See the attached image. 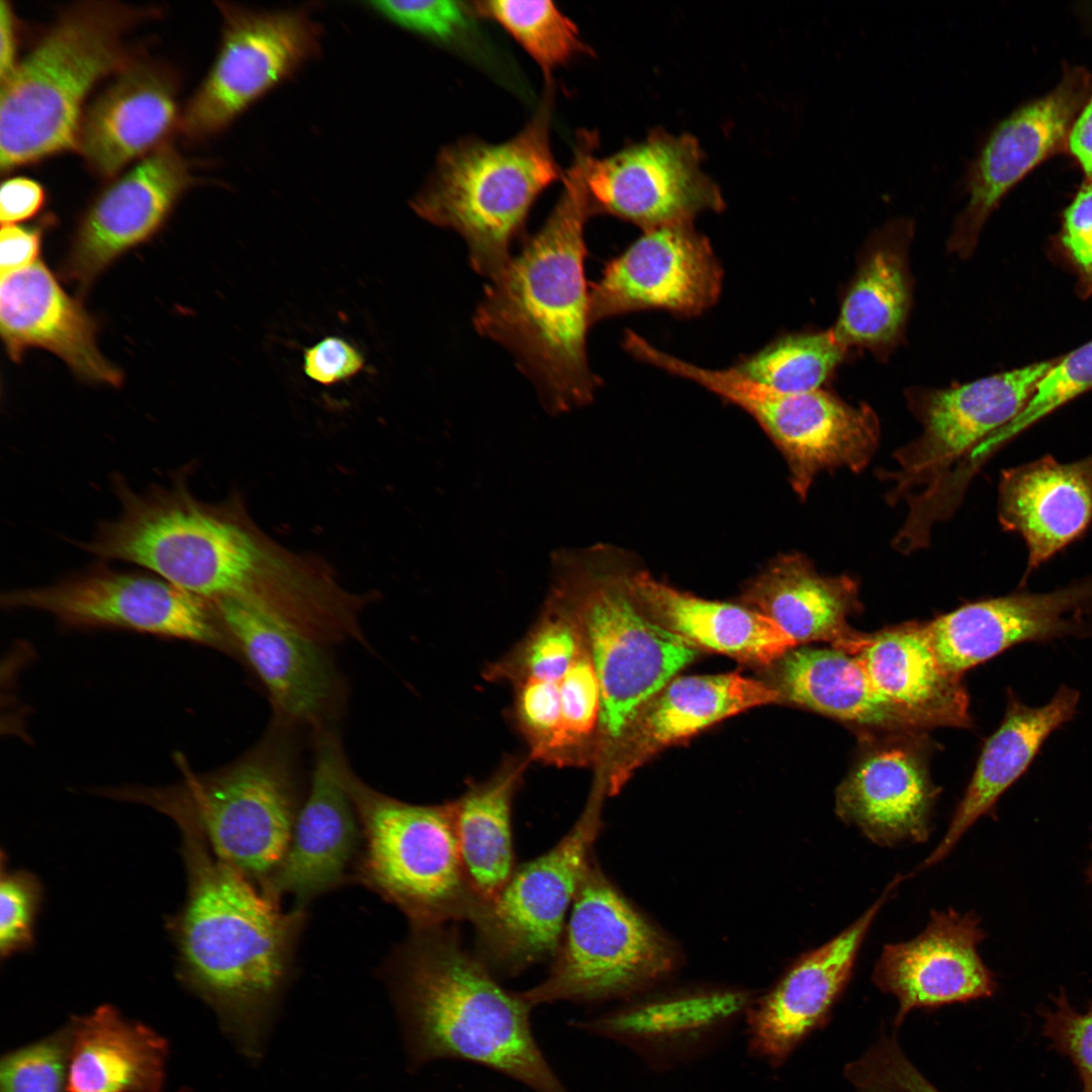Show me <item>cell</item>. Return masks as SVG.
Listing matches in <instances>:
<instances>
[{
	"label": "cell",
	"mask_w": 1092,
	"mask_h": 1092,
	"mask_svg": "<svg viewBox=\"0 0 1092 1092\" xmlns=\"http://www.w3.org/2000/svg\"><path fill=\"white\" fill-rule=\"evenodd\" d=\"M169 817L181 830L187 874L185 902L169 921L179 980L257 1066L294 979L307 909H283L218 858L191 817Z\"/></svg>",
	"instance_id": "1"
},
{
	"label": "cell",
	"mask_w": 1092,
	"mask_h": 1092,
	"mask_svg": "<svg viewBox=\"0 0 1092 1092\" xmlns=\"http://www.w3.org/2000/svg\"><path fill=\"white\" fill-rule=\"evenodd\" d=\"M596 143L576 139L563 190L543 226L490 280L473 324L515 356L551 415L588 404L599 378L588 367L589 289L584 225L594 213L585 183Z\"/></svg>",
	"instance_id": "2"
},
{
	"label": "cell",
	"mask_w": 1092,
	"mask_h": 1092,
	"mask_svg": "<svg viewBox=\"0 0 1092 1092\" xmlns=\"http://www.w3.org/2000/svg\"><path fill=\"white\" fill-rule=\"evenodd\" d=\"M447 924L411 927L377 970L393 1005L407 1068L467 1061L535 1092H568L535 1040L533 1006L522 993L505 989Z\"/></svg>",
	"instance_id": "3"
},
{
	"label": "cell",
	"mask_w": 1092,
	"mask_h": 1092,
	"mask_svg": "<svg viewBox=\"0 0 1092 1092\" xmlns=\"http://www.w3.org/2000/svg\"><path fill=\"white\" fill-rule=\"evenodd\" d=\"M113 1L66 8L1 82L2 172L77 148L82 104L97 81L129 65L123 36L152 15Z\"/></svg>",
	"instance_id": "4"
},
{
	"label": "cell",
	"mask_w": 1092,
	"mask_h": 1092,
	"mask_svg": "<svg viewBox=\"0 0 1092 1092\" xmlns=\"http://www.w3.org/2000/svg\"><path fill=\"white\" fill-rule=\"evenodd\" d=\"M186 469L171 484L134 491L112 477L119 516L100 524L80 547L104 560L138 564L178 588L210 603L231 598L260 603L262 556L229 514L197 500Z\"/></svg>",
	"instance_id": "5"
},
{
	"label": "cell",
	"mask_w": 1092,
	"mask_h": 1092,
	"mask_svg": "<svg viewBox=\"0 0 1092 1092\" xmlns=\"http://www.w3.org/2000/svg\"><path fill=\"white\" fill-rule=\"evenodd\" d=\"M550 589L586 641L601 696L596 766L643 706L698 655V649L649 619L603 549L560 548L550 559Z\"/></svg>",
	"instance_id": "6"
},
{
	"label": "cell",
	"mask_w": 1092,
	"mask_h": 1092,
	"mask_svg": "<svg viewBox=\"0 0 1092 1092\" xmlns=\"http://www.w3.org/2000/svg\"><path fill=\"white\" fill-rule=\"evenodd\" d=\"M527 125L499 144L463 139L442 149L411 205L423 219L457 232L471 267L489 280L508 264L538 196L563 178L550 145L552 90Z\"/></svg>",
	"instance_id": "7"
},
{
	"label": "cell",
	"mask_w": 1092,
	"mask_h": 1092,
	"mask_svg": "<svg viewBox=\"0 0 1092 1092\" xmlns=\"http://www.w3.org/2000/svg\"><path fill=\"white\" fill-rule=\"evenodd\" d=\"M182 768L178 784L110 796L190 816L213 853L261 891L285 856L304 800L289 746L272 735L211 774Z\"/></svg>",
	"instance_id": "8"
},
{
	"label": "cell",
	"mask_w": 1092,
	"mask_h": 1092,
	"mask_svg": "<svg viewBox=\"0 0 1092 1092\" xmlns=\"http://www.w3.org/2000/svg\"><path fill=\"white\" fill-rule=\"evenodd\" d=\"M348 786L362 828L354 884L395 906L411 927L471 921L482 903L463 869L453 803L410 804L352 770Z\"/></svg>",
	"instance_id": "9"
},
{
	"label": "cell",
	"mask_w": 1092,
	"mask_h": 1092,
	"mask_svg": "<svg viewBox=\"0 0 1092 1092\" xmlns=\"http://www.w3.org/2000/svg\"><path fill=\"white\" fill-rule=\"evenodd\" d=\"M675 953L590 860L546 978L523 992L532 1005L629 999L665 978Z\"/></svg>",
	"instance_id": "10"
},
{
	"label": "cell",
	"mask_w": 1092,
	"mask_h": 1092,
	"mask_svg": "<svg viewBox=\"0 0 1092 1092\" xmlns=\"http://www.w3.org/2000/svg\"><path fill=\"white\" fill-rule=\"evenodd\" d=\"M1055 360L960 386L913 390L909 403L922 432L894 453L897 470L881 475L893 482L889 503L905 498L908 517L920 519L945 495L960 492L961 475L972 454L1022 412Z\"/></svg>",
	"instance_id": "11"
},
{
	"label": "cell",
	"mask_w": 1092,
	"mask_h": 1092,
	"mask_svg": "<svg viewBox=\"0 0 1092 1092\" xmlns=\"http://www.w3.org/2000/svg\"><path fill=\"white\" fill-rule=\"evenodd\" d=\"M603 794L594 788L572 828L548 851L516 868L496 898L476 912L471 923L491 970L517 975L554 958L590 862Z\"/></svg>",
	"instance_id": "12"
},
{
	"label": "cell",
	"mask_w": 1092,
	"mask_h": 1092,
	"mask_svg": "<svg viewBox=\"0 0 1092 1092\" xmlns=\"http://www.w3.org/2000/svg\"><path fill=\"white\" fill-rule=\"evenodd\" d=\"M217 6L223 20L219 51L181 118L182 130L193 140L220 132L321 50V26L305 9Z\"/></svg>",
	"instance_id": "13"
},
{
	"label": "cell",
	"mask_w": 1092,
	"mask_h": 1092,
	"mask_svg": "<svg viewBox=\"0 0 1092 1092\" xmlns=\"http://www.w3.org/2000/svg\"><path fill=\"white\" fill-rule=\"evenodd\" d=\"M7 609H32L69 627H115L219 646L212 604L167 580L95 565L56 583L3 593Z\"/></svg>",
	"instance_id": "14"
},
{
	"label": "cell",
	"mask_w": 1092,
	"mask_h": 1092,
	"mask_svg": "<svg viewBox=\"0 0 1092 1092\" xmlns=\"http://www.w3.org/2000/svg\"><path fill=\"white\" fill-rule=\"evenodd\" d=\"M701 162L694 136L662 129L606 158L592 153L585 183L593 211L610 213L644 231L692 222L705 210L720 211L722 194Z\"/></svg>",
	"instance_id": "15"
},
{
	"label": "cell",
	"mask_w": 1092,
	"mask_h": 1092,
	"mask_svg": "<svg viewBox=\"0 0 1092 1092\" xmlns=\"http://www.w3.org/2000/svg\"><path fill=\"white\" fill-rule=\"evenodd\" d=\"M351 772L339 735L315 732L313 766L292 837L277 871L261 892L307 909L317 898L354 884L362 828L351 797Z\"/></svg>",
	"instance_id": "16"
},
{
	"label": "cell",
	"mask_w": 1092,
	"mask_h": 1092,
	"mask_svg": "<svg viewBox=\"0 0 1092 1092\" xmlns=\"http://www.w3.org/2000/svg\"><path fill=\"white\" fill-rule=\"evenodd\" d=\"M1092 94V73L1069 68L1044 96L1020 106L989 133L967 167L969 199L958 215L950 250L970 254L979 234L1008 191L1040 162L1066 150L1070 128Z\"/></svg>",
	"instance_id": "17"
},
{
	"label": "cell",
	"mask_w": 1092,
	"mask_h": 1092,
	"mask_svg": "<svg viewBox=\"0 0 1092 1092\" xmlns=\"http://www.w3.org/2000/svg\"><path fill=\"white\" fill-rule=\"evenodd\" d=\"M722 268L692 222L645 230L589 288L590 324L640 309L698 315L719 298Z\"/></svg>",
	"instance_id": "18"
},
{
	"label": "cell",
	"mask_w": 1092,
	"mask_h": 1092,
	"mask_svg": "<svg viewBox=\"0 0 1092 1092\" xmlns=\"http://www.w3.org/2000/svg\"><path fill=\"white\" fill-rule=\"evenodd\" d=\"M923 625L943 668L962 675L1019 643L1092 637V577L971 603Z\"/></svg>",
	"instance_id": "19"
},
{
	"label": "cell",
	"mask_w": 1092,
	"mask_h": 1092,
	"mask_svg": "<svg viewBox=\"0 0 1092 1092\" xmlns=\"http://www.w3.org/2000/svg\"><path fill=\"white\" fill-rule=\"evenodd\" d=\"M211 604L263 682L282 724L308 726L314 732L329 728L341 689L324 645L251 601L231 598Z\"/></svg>",
	"instance_id": "20"
},
{
	"label": "cell",
	"mask_w": 1092,
	"mask_h": 1092,
	"mask_svg": "<svg viewBox=\"0 0 1092 1092\" xmlns=\"http://www.w3.org/2000/svg\"><path fill=\"white\" fill-rule=\"evenodd\" d=\"M902 879L897 876L861 916L802 956L768 992L753 999L744 1017L753 1058L779 1068L825 1022L850 980L871 925Z\"/></svg>",
	"instance_id": "21"
},
{
	"label": "cell",
	"mask_w": 1092,
	"mask_h": 1092,
	"mask_svg": "<svg viewBox=\"0 0 1092 1092\" xmlns=\"http://www.w3.org/2000/svg\"><path fill=\"white\" fill-rule=\"evenodd\" d=\"M985 936L976 914L962 915L948 909L932 911L926 927L916 937L884 945L872 979L881 991L898 1000L896 1028L914 1008L968 1002L995 994V975L977 949Z\"/></svg>",
	"instance_id": "22"
},
{
	"label": "cell",
	"mask_w": 1092,
	"mask_h": 1092,
	"mask_svg": "<svg viewBox=\"0 0 1092 1092\" xmlns=\"http://www.w3.org/2000/svg\"><path fill=\"white\" fill-rule=\"evenodd\" d=\"M753 999L738 989L675 992L634 1000L572 1025L628 1048L655 1071H666L719 1046Z\"/></svg>",
	"instance_id": "23"
},
{
	"label": "cell",
	"mask_w": 1092,
	"mask_h": 1092,
	"mask_svg": "<svg viewBox=\"0 0 1092 1092\" xmlns=\"http://www.w3.org/2000/svg\"><path fill=\"white\" fill-rule=\"evenodd\" d=\"M191 182L177 151L161 145L104 189L76 231L66 275L87 287L118 256L156 234Z\"/></svg>",
	"instance_id": "24"
},
{
	"label": "cell",
	"mask_w": 1092,
	"mask_h": 1092,
	"mask_svg": "<svg viewBox=\"0 0 1092 1092\" xmlns=\"http://www.w3.org/2000/svg\"><path fill=\"white\" fill-rule=\"evenodd\" d=\"M867 741L835 792V813L872 842L895 846L928 839L938 790L922 748L900 737Z\"/></svg>",
	"instance_id": "25"
},
{
	"label": "cell",
	"mask_w": 1092,
	"mask_h": 1092,
	"mask_svg": "<svg viewBox=\"0 0 1092 1092\" xmlns=\"http://www.w3.org/2000/svg\"><path fill=\"white\" fill-rule=\"evenodd\" d=\"M780 702L774 687L735 672L673 678L643 706L597 766V782L614 795L663 748L749 708Z\"/></svg>",
	"instance_id": "26"
},
{
	"label": "cell",
	"mask_w": 1092,
	"mask_h": 1092,
	"mask_svg": "<svg viewBox=\"0 0 1092 1092\" xmlns=\"http://www.w3.org/2000/svg\"><path fill=\"white\" fill-rule=\"evenodd\" d=\"M0 330L15 362L28 348L38 347L59 356L82 379L122 383V372L98 349L94 321L40 260L1 275Z\"/></svg>",
	"instance_id": "27"
},
{
	"label": "cell",
	"mask_w": 1092,
	"mask_h": 1092,
	"mask_svg": "<svg viewBox=\"0 0 1092 1092\" xmlns=\"http://www.w3.org/2000/svg\"><path fill=\"white\" fill-rule=\"evenodd\" d=\"M998 519L1026 544V579L1091 525L1092 454L1071 463L1046 455L1003 470Z\"/></svg>",
	"instance_id": "28"
},
{
	"label": "cell",
	"mask_w": 1092,
	"mask_h": 1092,
	"mask_svg": "<svg viewBox=\"0 0 1092 1092\" xmlns=\"http://www.w3.org/2000/svg\"><path fill=\"white\" fill-rule=\"evenodd\" d=\"M176 114L170 79L153 66L129 64L83 115L77 148L91 170L112 177L156 150Z\"/></svg>",
	"instance_id": "29"
},
{
	"label": "cell",
	"mask_w": 1092,
	"mask_h": 1092,
	"mask_svg": "<svg viewBox=\"0 0 1092 1092\" xmlns=\"http://www.w3.org/2000/svg\"><path fill=\"white\" fill-rule=\"evenodd\" d=\"M776 664L781 702L866 730L910 733L934 725L881 694L855 654L838 647H794Z\"/></svg>",
	"instance_id": "30"
},
{
	"label": "cell",
	"mask_w": 1092,
	"mask_h": 1092,
	"mask_svg": "<svg viewBox=\"0 0 1092 1092\" xmlns=\"http://www.w3.org/2000/svg\"><path fill=\"white\" fill-rule=\"evenodd\" d=\"M1079 701L1077 690L1061 686L1049 703L1029 707L1009 690L1004 718L986 741L946 832L918 870L942 860L966 831L994 809L999 798L1026 771L1046 738L1074 718Z\"/></svg>",
	"instance_id": "31"
},
{
	"label": "cell",
	"mask_w": 1092,
	"mask_h": 1092,
	"mask_svg": "<svg viewBox=\"0 0 1092 1092\" xmlns=\"http://www.w3.org/2000/svg\"><path fill=\"white\" fill-rule=\"evenodd\" d=\"M622 581L649 619L697 649L769 665L797 646L772 621L746 606L701 599L646 573H622Z\"/></svg>",
	"instance_id": "32"
},
{
	"label": "cell",
	"mask_w": 1092,
	"mask_h": 1092,
	"mask_svg": "<svg viewBox=\"0 0 1092 1092\" xmlns=\"http://www.w3.org/2000/svg\"><path fill=\"white\" fill-rule=\"evenodd\" d=\"M743 602L797 646L829 641L847 650L859 634L847 622L862 609L858 583L848 575H821L801 554L775 560L747 587Z\"/></svg>",
	"instance_id": "33"
},
{
	"label": "cell",
	"mask_w": 1092,
	"mask_h": 1092,
	"mask_svg": "<svg viewBox=\"0 0 1092 1092\" xmlns=\"http://www.w3.org/2000/svg\"><path fill=\"white\" fill-rule=\"evenodd\" d=\"M69 1026L68 1092H162L169 1046L156 1030L108 1004Z\"/></svg>",
	"instance_id": "34"
},
{
	"label": "cell",
	"mask_w": 1092,
	"mask_h": 1092,
	"mask_svg": "<svg viewBox=\"0 0 1092 1092\" xmlns=\"http://www.w3.org/2000/svg\"><path fill=\"white\" fill-rule=\"evenodd\" d=\"M851 653L887 699L934 726L970 725L969 700L961 675L940 664L923 624L860 634Z\"/></svg>",
	"instance_id": "35"
},
{
	"label": "cell",
	"mask_w": 1092,
	"mask_h": 1092,
	"mask_svg": "<svg viewBox=\"0 0 1092 1092\" xmlns=\"http://www.w3.org/2000/svg\"><path fill=\"white\" fill-rule=\"evenodd\" d=\"M913 228L911 219L896 218L870 237L831 330L845 349L883 354L900 339L911 303L907 250Z\"/></svg>",
	"instance_id": "36"
},
{
	"label": "cell",
	"mask_w": 1092,
	"mask_h": 1092,
	"mask_svg": "<svg viewBox=\"0 0 1092 1092\" xmlns=\"http://www.w3.org/2000/svg\"><path fill=\"white\" fill-rule=\"evenodd\" d=\"M527 762L504 761L491 777L469 785L452 801L463 869L482 904L496 898L516 870L512 805Z\"/></svg>",
	"instance_id": "37"
},
{
	"label": "cell",
	"mask_w": 1092,
	"mask_h": 1092,
	"mask_svg": "<svg viewBox=\"0 0 1092 1092\" xmlns=\"http://www.w3.org/2000/svg\"><path fill=\"white\" fill-rule=\"evenodd\" d=\"M585 644L568 608L549 590L538 619L525 638L509 654L490 664L485 677L511 684L527 678L560 680Z\"/></svg>",
	"instance_id": "38"
},
{
	"label": "cell",
	"mask_w": 1092,
	"mask_h": 1092,
	"mask_svg": "<svg viewBox=\"0 0 1092 1092\" xmlns=\"http://www.w3.org/2000/svg\"><path fill=\"white\" fill-rule=\"evenodd\" d=\"M844 353L832 331L792 334L744 358L735 368L777 390L803 393L820 389Z\"/></svg>",
	"instance_id": "39"
},
{
	"label": "cell",
	"mask_w": 1092,
	"mask_h": 1092,
	"mask_svg": "<svg viewBox=\"0 0 1092 1092\" xmlns=\"http://www.w3.org/2000/svg\"><path fill=\"white\" fill-rule=\"evenodd\" d=\"M473 10L503 26L547 78L575 56L589 53L575 24L551 1H477Z\"/></svg>",
	"instance_id": "40"
},
{
	"label": "cell",
	"mask_w": 1092,
	"mask_h": 1092,
	"mask_svg": "<svg viewBox=\"0 0 1092 1092\" xmlns=\"http://www.w3.org/2000/svg\"><path fill=\"white\" fill-rule=\"evenodd\" d=\"M558 686L560 728L548 763L557 766L595 763L601 696L587 644L558 680Z\"/></svg>",
	"instance_id": "41"
},
{
	"label": "cell",
	"mask_w": 1092,
	"mask_h": 1092,
	"mask_svg": "<svg viewBox=\"0 0 1092 1092\" xmlns=\"http://www.w3.org/2000/svg\"><path fill=\"white\" fill-rule=\"evenodd\" d=\"M1092 389V341L1056 359L1039 381L1022 412L989 437L983 450L992 454L1002 444L1028 429L1040 419Z\"/></svg>",
	"instance_id": "42"
},
{
	"label": "cell",
	"mask_w": 1092,
	"mask_h": 1092,
	"mask_svg": "<svg viewBox=\"0 0 1092 1092\" xmlns=\"http://www.w3.org/2000/svg\"><path fill=\"white\" fill-rule=\"evenodd\" d=\"M71 1031L63 1028L4 1054L0 1092H68Z\"/></svg>",
	"instance_id": "43"
},
{
	"label": "cell",
	"mask_w": 1092,
	"mask_h": 1092,
	"mask_svg": "<svg viewBox=\"0 0 1092 1092\" xmlns=\"http://www.w3.org/2000/svg\"><path fill=\"white\" fill-rule=\"evenodd\" d=\"M843 1075L855 1092H940L912 1064L894 1033H883Z\"/></svg>",
	"instance_id": "44"
},
{
	"label": "cell",
	"mask_w": 1092,
	"mask_h": 1092,
	"mask_svg": "<svg viewBox=\"0 0 1092 1092\" xmlns=\"http://www.w3.org/2000/svg\"><path fill=\"white\" fill-rule=\"evenodd\" d=\"M1 856L0 956L8 959L29 949L34 942V925L42 900L41 883L25 870H6Z\"/></svg>",
	"instance_id": "45"
},
{
	"label": "cell",
	"mask_w": 1092,
	"mask_h": 1092,
	"mask_svg": "<svg viewBox=\"0 0 1092 1092\" xmlns=\"http://www.w3.org/2000/svg\"><path fill=\"white\" fill-rule=\"evenodd\" d=\"M517 726L530 747V758L548 763L560 728L558 680L527 678L512 684Z\"/></svg>",
	"instance_id": "46"
},
{
	"label": "cell",
	"mask_w": 1092,
	"mask_h": 1092,
	"mask_svg": "<svg viewBox=\"0 0 1092 1092\" xmlns=\"http://www.w3.org/2000/svg\"><path fill=\"white\" fill-rule=\"evenodd\" d=\"M1053 1007L1041 1006L1042 1035L1050 1046L1071 1060L1081 1081V1092H1092V1001L1080 1012L1063 988L1053 996Z\"/></svg>",
	"instance_id": "47"
},
{
	"label": "cell",
	"mask_w": 1092,
	"mask_h": 1092,
	"mask_svg": "<svg viewBox=\"0 0 1092 1092\" xmlns=\"http://www.w3.org/2000/svg\"><path fill=\"white\" fill-rule=\"evenodd\" d=\"M370 6L391 22L441 42H452L470 29L473 7L460 1H376Z\"/></svg>",
	"instance_id": "48"
},
{
	"label": "cell",
	"mask_w": 1092,
	"mask_h": 1092,
	"mask_svg": "<svg viewBox=\"0 0 1092 1092\" xmlns=\"http://www.w3.org/2000/svg\"><path fill=\"white\" fill-rule=\"evenodd\" d=\"M365 367L363 354L344 338L329 336L303 351L305 375L325 386L348 381Z\"/></svg>",
	"instance_id": "49"
},
{
	"label": "cell",
	"mask_w": 1092,
	"mask_h": 1092,
	"mask_svg": "<svg viewBox=\"0 0 1092 1092\" xmlns=\"http://www.w3.org/2000/svg\"><path fill=\"white\" fill-rule=\"evenodd\" d=\"M1062 243L1084 278L1092 282V178L1066 208Z\"/></svg>",
	"instance_id": "50"
},
{
	"label": "cell",
	"mask_w": 1092,
	"mask_h": 1092,
	"mask_svg": "<svg viewBox=\"0 0 1092 1092\" xmlns=\"http://www.w3.org/2000/svg\"><path fill=\"white\" fill-rule=\"evenodd\" d=\"M41 225L4 224L0 232L1 275L26 268L37 261Z\"/></svg>",
	"instance_id": "51"
},
{
	"label": "cell",
	"mask_w": 1092,
	"mask_h": 1092,
	"mask_svg": "<svg viewBox=\"0 0 1092 1092\" xmlns=\"http://www.w3.org/2000/svg\"><path fill=\"white\" fill-rule=\"evenodd\" d=\"M44 190L35 180L13 177L1 184L0 220L13 224L35 215L44 202Z\"/></svg>",
	"instance_id": "52"
},
{
	"label": "cell",
	"mask_w": 1092,
	"mask_h": 1092,
	"mask_svg": "<svg viewBox=\"0 0 1092 1092\" xmlns=\"http://www.w3.org/2000/svg\"><path fill=\"white\" fill-rule=\"evenodd\" d=\"M1066 151L1092 178V94L1075 118L1066 143Z\"/></svg>",
	"instance_id": "53"
},
{
	"label": "cell",
	"mask_w": 1092,
	"mask_h": 1092,
	"mask_svg": "<svg viewBox=\"0 0 1092 1092\" xmlns=\"http://www.w3.org/2000/svg\"><path fill=\"white\" fill-rule=\"evenodd\" d=\"M14 15L10 4L0 2V80L4 81L17 66Z\"/></svg>",
	"instance_id": "54"
},
{
	"label": "cell",
	"mask_w": 1092,
	"mask_h": 1092,
	"mask_svg": "<svg viewBox=\"0 0 1092 1092\" xmlns=\"http://www.w3.org/2000/svg\"><path fill=\"white\" fill-rule=\"evenodd\" d=\"M1091 853H1092V847H1091ZM1086 877H1087V882L1092 887V855H1091V859H1090V861L1088 863V867H1087V870H1086Z\"/></svg>",
	"instance_id": "55"
}]
</instances>
